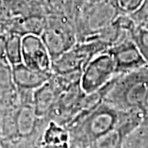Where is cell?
Segmentation results:
<instances>
[{"mask_svg":"<svg viewBox=\"0 0 148 148\" xmlns=\"http://www.w3.org/2000/svg\"><path fill=\"white\" fill-rule=\"evenodd\" d=\"M12 73L16 89L35 90L49 81L53 73L34 70L21 63L12 66Z\"/></svg>","mask_w":148,"mask_h":148,"instance_id":"8fae6325","label":"cell"},{"mask_svg":"<svg viewBox=\"0 0 148 148\" xmlns=\"http://www.w3.org/2000/svg\"><path fill=\"white\" fill-rule=\"evenodd\" d=\"M109 45L101 40L94 39L77 42L68 51L52 60V73L70 74L82 73L86 65L97 54L105 52Z\"/></svg>","mask_w":148,"mask_h":148,"instance_id":"5b68a950","label":"cell"},{"mask_svg":"<svg viewBox=\"0 0 148 148\" xmlns=\"http://www.w3.org/2000/svg\"><path fill=\"white\" fill-rule=\"evenodd\" d=\"M0 89L4 90H16L12 80V66L6 59H0Z\"/></svg>","mask_w":148,"mask_h":148,"instance_id":"9a60e30c","label":"cell"},{"mask_svg":"<svg viewBox=\"0 0 148 148\" xmlns=\"http://www.w3.org/2000/svg\"><path fill=\"white\" fill-rule=\"evenodd\" d=\"M22 63L30 69L52 73V59L40 36L26 35L21 38Z\"/></svg>","mask_w":148,"mask_h":148,"instance_id":"ba28073f","label":"cell"},{"mask_svg":"<svg viewBox=\"0 0 148 148\" xmlns=\"http://www.w3.org/2000/svg\"><path fill=\"white\" fill-rule=\"evenodd\" d=\"M123 148H148V119L146 117L129 133Z\"/></svg>","mask_w":148,"mask_h":148,"instance_id":"4fadbf2b","label":"cell"},{"mask_svg":"<svg viewBox=\"0 0 148 148\" xmlns=\"http://www.w3.org/2000/svg\"><path fill=\"white\" fill-rule=\"evenodd\" d=\"M104 101L119 110L146 114L148 108V65L117 75Z\"/></svg>","mask_w":148,"mask_h":148,"instance_id":"7a4b0ae2","label":"cell"},{"mask_svg":"<svg viewBox=\"0 0 148 148\" xmlns=\"http://www.w3.org/2000/svg\"><path fill=\"white\" fill-rule=\"evenodd\" d=\"M21 36L16 33L8 32L5 36V57L11 66L22 63Z\"/></svg>","mask_w":148,"mask_h":148,"instance_id":"7c38bea8","label":"cell"},{"mask_svg":"<svg viewBox=\"0 0 148 148\" xmlns=\"http://www.w3.org/2000/svg\"><path fill=\"white\" fill-rule=\"evenodd\" d=\"M145 117H146V118L148 119V111L146 113V114H145Z\"/></svg>","mask_w":148,"mask_h":148,"instance_id":"d6986e66","label":"cell"},{"mask_svg":"<svg viewBox=\"0 0 148 148\" xmlns=\"http://www.w3.org/2000/svg\"><path fill=\"white\" fill-rule=\"evenodd\" d=\"M106 52L114 61L116 75L127 73L148 65L130 36L109 47Z\"/></svg>","mask_w":148,"mask_h":148,"instance_id":"52a82bcc","label":"cell"},{"mask_svg":"<svg viewBox=\"0 0 148 148\" xmlns=\"http://www.w3.org/2000/svg\"><path fill=\"white\" fill-rule=\"evenodd\" d=\"M129 36L148 64V28L135 24L129 31Z\"/></svg>","mask_w":148,"mask_h":148,"instance_id":"5bb4252c","label":"cell"},{"mask_svg":"<svg viewBox=\"0 0 148 148\" xmlns=\"http://www.w3.org/2000/svg\"><path fill=\"white\" fill-rule=\"evenodd\" d=\"M144 117V113L136 114L121 125L102 135L83 148H123L125 139L141 123Z\"/></svg>","mask_w":148,"mask_h":148,"instance_id":"30bf717a","label":"cell"},{"mask_svg":"<svg viewBox=\"0 0 148 148\" xmlns=\"http://www.w3.org/2000/svg\"><path fill=\"white\" fill-rule=\"evenodd\" d=\"M147 111H148V108H147ZM147 112H146V113H147Z\"/></svg>","mask_w":148,"mask_h":148,"instance_id":"ffe728a7","label":"cell"},{"mask_svg":"<svg viewBox=\"0 0 148 148\" xmlns=\"http://www.w3.org/2000/svg\"><path fill=\"white\" fill-rule=\"evenodd\" d=\"M143 27H147V28H148V22H147L146 24H144V25H143Z\"/></svg>","mask_w":148,"mask_h":148,"instance_id":"ac0fdd59","label":"cell"},{"mask_svg":"<svg viewBox=\"0 0 148 148\" xmlns=\"http://www.w3.org/2000/svg\"><path fill=\"white\" fill-rule=\"evenodd\" d=\"M118 15L114 0H97L75 6L73 22L77 42L93 40Z\"/></svg>","mask_w":148,"mask_h":148,"instance_id":"3957f363","label":"cell"},{"mask_svg":"<svg viewBox=\"0 0 148 148\" xmlns=\"http://www.w3.org/2000/svg\"><path fill=\"white\" fill-rule=\"evenodd\" d=\"M116 76L114 61L106 51L97 54L83 69L80 85L86 94L101 89Z\"/></svg>","mask_w":148,"mask_h":148,"instance_id":"8992f818","label":"cell"},{"mask_svg":"<svg viewBox=\"0 0 148 148\" xmlns=\"http://www.w3.org/2000/svg\"><path fill=\"white\" fill-rule=\"evenodd\" d=\"M129 16L138 25L143 26L148 22V0H144L142 5Z\"/></svg>","mask_w":148,"mask_h":148,"instance_id":"e0dca14e","label":"cell"},{"mask_svg":"<svg viewBox=\"0 0 148 148\" xmlns=\"http://www.w3.org/2000/svg\"><path fill=\"white\" fill-rule=\"evenodd\" d=\"M138 113L143 112L119 110L103 101L95 108L75 117L66 126L70 133L72 148H83Z\"/></svg>","mask_w":148,"mask_h":148,"instance_id":"6da1fadb","label":"cell"},{"mask_svg":"<svg viewBox=\"0 0 148 148\" xmlns=\"http://www.w3.org/2000/svg\"><path fill=\"white\" fill-rule=\"evenodd\" d=\"M65 88L57 76L53 73L49 81L34 90L33 106L39 118L48 119L58 95Z\"/></svg>","mask_w":148,"mask_h":148,"instance_id":"9c48e42d","label":"cell"},{"mask_svg":"<svg viewBox=\"0 0 148 148\" xmlns=\"http://www.w3.org/2000/svg\"><path fill=\"white\" fill-rule=\"evenodd\" d=\"M144 0H114L119 14L130 15L142 5Z\"/></svg>","mask_w":148,"mask_h":148,"instance_id":"2e32d148","label":"cell"},{"mask_svg":"<svg viewBox=\"0 0 148 148\" xmlns=\"http://www.w3.org/2000/svg\"><path fill=\"white\" fill-rule=\"evenodd\" d=\"M40 38L51 59L57 58L77 42L73 20L64 15L48 14Z\"/></svg>","mask_w":148,"mask_h":148,"instance_id":"277c9868","label":"cell"}]
</instances>
